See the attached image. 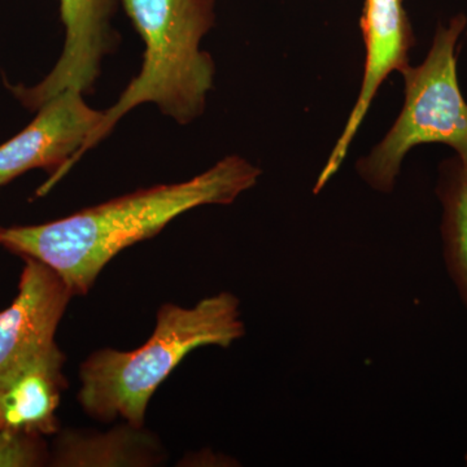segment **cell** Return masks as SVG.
Returning <instances> with one entry per match:
<instances>
[{
  "label": "cell",
  "instance_id": "1",
  "mask_svg": "<svg viewBox=\"0 0 467 467\" xmlns=\"http://www.w3.org/2000/svg\"><path fill=\"white\" fill-rule=\"evenodd\" d=\"M260 174L247 160L229 156L184 182L140 190L42 225L0 227V244L51 267L73 296L85 295L119 252L158 235L193 208L232 204Z\"/></svg>",
  "mask_w": 467,
  "mask_h": 467
},
{
  "label": "cell",
  "instance_id": "2",
  "mask_svg": "<svg viewBox=\"0 0 467 467\" xmlns=\"http://www.w3.org/2000/svg\"><path fill=\"white\" fill-rule=\"evenodd\" d=\"M245 334L241 301L230 292L205 297L192 308L165 304L155 330L140 348L97 350L81 367L79 404L101 420L124 418L143 427L153 393L192 350L229 348Z\"/></svg>",
  "mask_w": 467,
  "mask_h": 467
},
{
  "label": "cell",
  "instance_id": "3",
  "mask_svg": "<svg viewBox=\"0 0 467 467\" xmlns=\"http://www.w3.org/2000/svg\"><path fill=\"white\" fill-rule=\"evenodd\" d=\"M144 42L140 75L104 110L81 150L107 137L117 122L143 103H155L181 125L202 115L213 85L214 64L199 46L214 23V0H122Z\"/></svg>",
  "mask_w": 467,
  "mask_h": 467
},
{
  "label": "cell",
  "instance_id": "4",
  "mask_svg": "<svg viewBox=\"0 0 467 467\" xmlns=\"http://www.w3.org/2000/svg\"><path fill=\"white\" fill-rule=\"evenodd\" d=\"M466 26L463 15L439 26L425 61L402 70L405 103L400 116L358 164L362 180L377 192H392L402 160L420 144H447L467 169V103L460 88L456 52Z\"/></svg>",
  "mask_w": 467,
  "mask_h": 467
},
{
  "label": "cell",
  "instance_id": "5",
  "mask_svg": "<svg viewBox=\"0 0 467 467\" xmlns=\"http://www.w3.org/2000/svg\"><path fill=\"white\" fill-rule=\"evenodd\" d=\"M103 112L92 109L79 91L67 90L51 98L29 125L0 144V187L33 169H51L52 184L81 158V150Z\"/></svg>",
  "mask_w": 467,
  "mask_h": 467
},
{
  "label": "cell",
  "instance_id": "6",
  "mask_svg": "<svg viewBox=\"0 0 467 467\" xmlns=\"http://www.w3.org/2000/svg\"><path fill=\"white\" fill-rule=\"evenodd\" d=\"M14 303L0 312V379L55 346L72 291L51 267L24 257Z\"/></svg>",
  "mask_w": 467,
  "mask_h": 467
},
{
  "label": "cell",
  "instance_id": "7",
  "mask_svg": "<svg viewBox=\"0 0 467 467\" xmlns=\"http://www.w3.org/2000/svg\"><path fill=\"white\" fill-rule=\"evenodd\" d=\"M66 26V46L57 66L39 84L8 85L14 97L32 110L60 92L91 91L100 73L103 57L113 45L110 17L117 0H58Z\"/></svg>",
  "mask_w": 467,
  "mask_h": 467
},
{
  "label": "cell",
  "instance_id": "8",
  "mask_svg": "<svg viewBox=\"0 0 467 467\" xmlns=\"http://www.w3.org/2000/svg\"><path fill=\"white\" fill-rule=\"evenodd\" d=\"M361 27L367 46L361 90L343 134L318 177L315 192H318L342 165L384 79L395 70L401 73L409 66V50L413 47L414 36L401 0H365Z\"/></svg>",
  "mask_w": 467,
  "mask_h": 467
},
{
  "label": "cell",
  "instance_id": "9",
  "mask_svg": "<svg viewBox=\"0 0 467 467\" xmlns=\"http://www.w3.org/2000/svg\"><path fill=\"white\" fill-rule=\"evenodd\" d=\"M64 362L66 356L55 346L0 379V430L33 436L57 431Z\"/></svg>",
  "mask_w": 467,
  "mask_h": 467
},
{
  "label": "cell",
  "instance_id": "10",
  "mask_svg": "<svg viewBox=\"0 0 467 467\" xmlns=\"http://www.w3.org/2000/svg\"><path fill=\"white\" fill-rule=\"evenodd\" d=\"M158 441L131 426L112 430L103 435L67 432L60 436L55 450L57 466H149L159 460Z\"/></svg>",
  "mask_w": 467,
  "mask_h": 467
},
{
  "label": "cell",
  "instance_id": "11",
  "mask_svg": "<svg viewBox=\"0 0 467 467\" xmlns=\"http://www.w3.org/2000/svg\"><path fill=\"white\" fill-rule=\"evenodd\" d=\"M445 266L467 308V169L459 159L444 162L439 175Z\"/></svg>",
  "mask_w": 467,
  "mask_h": 467
},
{
  "label": "cell",
  "instance_id": "12",
  "mask_svg": "<svg viewBox=\"0 0 467 467\" xmlns=\"http://www.w3.org/2000/svg\"><path fill=\"white\" fill-rule=\"evenodd\" d=\"M41 436L0 430V467L41 465L46 451Z\"/></svg>",
  "mask_w": 467,
  "mask_h": 467
},
{
  "label": "cell",
  "instance_id": "13",
  "mask_svg": "<svg viewBox=\"0 0 467 467\" xmlns=\"http://www.w3.org/2000/svg\"><path fill=\"white\" fill-rule=\"evenodd\" d=\"M465 463H466V466H467V451H466V454H465Z\"/></svg>",
  "mask_w": 467,
  "mask_h": 467
}]
</instances>
